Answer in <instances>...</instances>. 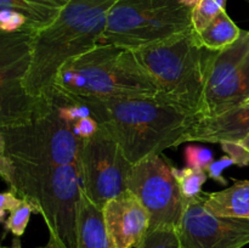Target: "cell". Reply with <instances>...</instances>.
I'll return each instance as SVG.
<instances>
[{"label": "cell", "mask_w": 249, "mask_h": 248, "mask_svg": "<svg viewBox=\"0 0 249 248\" xmlns=\"http://www.w3.org/2000/svg\"><path fill=\"white\" fill-rule=\"evenodd\" d=\"M220 145L226 156L232 158L236 165L243 167L249 164V135L235 142H223Z\"/></svg>", "instance_id": "obj_23"}, {"label": "cell", "mask_w": 249, "mask_h": 248, "mask_svg": "<svg viewBox=\"0 0 249 248\" xmlns=\"http://www.w3.org/2000/svg\"><path fill=\"white\" fill-rule=\"evenodd\" d=\"M180 248H182V247H180Z\"/></svg>", "instance_id": "obj_31"}, {"label": "cell", "mask_w": 249, "mask_h": 248, "mask_svg": "<svg viewBox=\"0 0 249 248\" xmlns=\"http://www.w3.org/2000/svg\"><path fill=\"white\" fill-rule=\"evenodd\" d=\"M228 0H201L192 9L191 19L195 31H203L221 11L225 10Z\"/></svg>", "instance_id": "obj_20"}, {"label": "cell", "mask_w": 249, "mask_h": 248, "mask_svg": "<svg viewBox=\"0 0 249 248\" xmlns=\"http://www.w3.org/2000/svg\"><path fill=\"white\" fill-rule=\"evenodd\" d=\"M131 51L155 85L158 100L198 116L214 51L202 45L194 27L160 43Z\"/></svg>", "instance_id": "obj_3"}, {"label": "cell", "mask_w": 249, "mask_h": 248, "mask_svg": "<svg viewBox=\"0 0 249 248\" xmlns=\"http://www.w3.org/2000/svg\"><path fill=\"white\" fill-rule=\"evenodd\" d=\"M32 213H36L33 206L26 199H22L19 206L10 212L9 216L5 221V228L11 231L16 237H21L26 231Z\"/></svg>", "instance_id": "obj_22"}, {"label": "cell", "mask_w": 249, "mask_h": 248, "mask_svg": "<svg viewBox=\"0 0 249 248\" xmlns=\"http://www.w3.org/2000/svg\"><path fill=\"white\" fill-rule=\"evenodd\" d=\"M204 207L215 215L249 219V180L204 195Z\"/></svg>", "instance_id": "obj_17"}, {"label": "cell", "mask_w": 249, "mask_h": 248, "mask_svg": "<svg viewBox=\"0 0 249 248\" xmlns=\"http://www.w3.org/2000/svg\"><path fill=\"white\" fill-rule=\"evenodd\" d=\"M199 1H201V0H180V2H181V4H184L185 6L190 7V9H194V7L196 6Z\"/></svg>", "instance_id": "obj_28"}, {"label": "cell", "mask_w": 249, "mask_h": 248, "mask_svg": "<svg viewBox=\"0 0 249 248\" xmlns=\"http://www.w3.org/2000/svg\"><path fill=\"white\" fill-rule=\"evenodd\" d=\"M128 190L140 198L151 216L150 230L179 229L185 212V199L173 168L153 155L133 165Z\"/></svg>", "instance_id": "obj_10"}, {"label": "cell", "mask_w": 249, "mask_h": 248, "mask_svg": "<svg viewBox=\"0 0 249 248\" xmlns=\"http://www.w3.org/2000/svg\"><path fill=\"white\" fill-rule=\"evenodd\" d=\"M248 99L249 31H242L235 43L212 55L198 118L218 116Z\"/></svg>", "instance_id": "obj_9"}, {"label": "cell", "mask_w": 249, "mask_h": 248, "mask_svg": "<svg viewBox=\"0 0 249 248\" xmlns=\"http://www.w3.org/2000/svg\"><path fill=\"white\" fill-rule=\"evenodd\" d=\"M246 102H249V99H248V100H247V101H246Z\"/></svg>", "instance_id": "obj_30"}, {"label": "cell", "mask_w": 249, "mask_h": 248, "mask_svg": "<svg viewBox=\"0 0 249 248\" xmlns=\"http://www.w3.org/2000/svg\"><path fill=\"white\" fill-rule=\"evenodd\" d=\"M80 145L55 95L26 121L0 126V157L17 164H78Z\"/></svg>", "instance_id": "obj_6"}, {"label": "cell", "mask_w": 249, "mask_h": 248, "mask_svg": "<svg viewBox=\"0 0 249 248\" xmlns=\"http://www.w3.org/2000/svg\"><path fill=\"white\" fill-rule=\"evenodd\" d=\"M241 33L242 29L238 28L224 10L203 31L198 32V38L204 48L212 51H220L235 43Z\"/></svg>", "instance_id": "obj_18"}, {"label": "cell", "mask_w": 249, "mask_h": 248, "mask_svg": "<svg viewBox=\"0 0 249 248\" xmlns=\"http://www.w3.org/2000/svg\"><path fill=\"white\" fill-rule=\"evenodd\" d=\"M70 0H0L1 32L36 33L50 26Z\"/></svg>", "instance_id": "obj_14"}, {"label": "cell", "mask_w": 249, "mask_h": 248, "mask_svg": "<svg viewBox=\"0 0 249 248\" xmlns=\"http://www.w3.org/2000/svg\"><path fill=\"white\" fill-rule=\"evenodd\" d=\"M118 0H70L60 16L32 34L31 57L23 87L39 101L50 100L61 68L96 48L106 29L107 16Z\"/></svg>", "instance_id": "obj_1"}, {"label": "cell", "mask_w": 249, "mask_h": 248, "mask_svg": "<svg viewBox=\"0 0 249 248\" xmlns=\"http://www.w3.org/2000/svg\"><path fill=\"white\" fill-rule=\"evenodd\" d=\"M249 135V102L214 117H199L182 136L184 142H235Z\"/></svg>", "instance_id": "obj_15"}, {"label": "cell", "mask_w": 249, "mask_h": 248, "mask_svg": "<svg viewBox=\"0 0 249 248\" xmlns=\"http://www.w3.org/2000/svg\"><path fill=\"white\" fill-rule=\"evenodd\" d=\"M78 165L83 191L100 208L128 190L133 164L101 126L82 140Z\"/></svg>", "instance_id": "obj_8"}, {"label": "cell", "mask_w": 249, "mask_h": 248, "mask_svg": "<svg viewBox=\"0 0 249 248\" xmlns=\"http://www.w3.org/2000/svg\"><path fill=\"white\" fill-rule=\"evenodd\" d=\"M44 248H68V247L60 240V238L50 233V237H49L48 243H46V246Z\"/></svg>", "instance_id": "obj_27"}, {"label": "cell", "mask_w": 249, "mask_h": 248, "mask_svg": "<svg viewBox=\"0 0 249 248\" xmlns=\"http://www.w3.org/2000/svg\"><path fill=\"white\" fill-rule=\"evenodd\" d=\"M55 92L80 101L153 97L156 88L130 49L99 44L61 68L55 80Z\"/></svg>", "instance_id": "obj_4"}, {"label": "cell", "mask_w": 249, "mask_h": 248, "mask_svg": "<svg viewBox=\"0 0 249 248\" xmlns=\"http://www.w3.org/2000/svg\"><path fill=\"white\" fill-rule=\"evenodd\" d=\"M21 202V197L17 196L12 190L2 192L1 199H0V215H1V219H4L5 212H11L12 209H15L17 206H19Z\"/></svg>", "instance_id": "obj_26"}, {"label": "cell", "mask_w": 249, "mask_h": 248, "mask_svg": "<svg viewBox=\"0 0 249 248\" xmlns=\"http://www.w3.org/2000/svg\"><path fill=\"white\" fill-rule=\"evenodd\" d=\"M102 213L111 248H134L150 230V213L130 190L106 202Z\"/></svg>", "instance_id": "obj_13"}, {"label": "cell", "mask_w": 249, "mask_h": 248, "mask_svg": "<svg viewBox=\"0 0 249 248\" xmlns=\"http://www.w3.org/2000/svg\"><path fill=\"white\" fill-rule=\"evenodd\" d=\"M191 12L180 0H118L100 44L134 50L160 43L192 28Z\"/></svg>", "instance_id": "obj_7"}, {"label": "cell", "mask_w": 249, "mask_h": 248, "mask_svg": "<svg viewBox=\"0 0 249 248\" xmlns=\"http://www.w3.org/2000/svg\"><path fill=\"white\" fill-rule=\"evenodd\" d=\"M90 111L113 138L131 164L181 143L197 114L181 111L157 97L85 99L75 101Z\"/></svg>", "instance_id": "obj_2"}, {"label": "cell", "mask_w": 249, "mask_h": 248, "mask_svg": "<svg viewBox=\"0 0 249 248\" xmlns=\"http://www.w3.org/2000/svg\"><path fill=\"white\" fill-rule=\"evenodd\" d=\"M186 162L189 167L206 170L214 162V157L208 148L190 146L186 148Z\"/></svg>", "instance_id": "obj_24"}, {"label": "cell", "mask_w": 249, "mask_h": 248, "mask_svg": "<svg viewBox=\"0 0 249 248\" xmlns=\"http://www.w3.org/2000/svg\"><path fill=\"white\" fill-rule=\"evenodd\" d=\"M173 173L179 184L180 191H181L185 202L201 196L202 186L208 177L206 170L191 167L184 168V169L173 168Z\"/></svg>", "instance_id": "obj_19"}, {"label": "cell", "mask_w": 249, "mask_h": 248, "mask_svg": "<svg viewBox=\"0 0 249 248\" xmlns=\"http://www.w3.org/2000/svg\"><path fill=\"white\" fill-rule=\"evenodd\" d=\"M1 248H22V247H21V243H19V241L16 238V240L14 241V243H12V246H10V247H6V246H2Z\"/></svg>", "instance_id": "obj_29"}, {"label": "cell", "mask_w": 249, "mask_h": 248, "mask_svg": "<svg viewBox=\"0 0 249 248\" xmlns=\"http://www.w3.org/2000/svg\"><path fill=\"white\" fill-rule=\"evenodd\" d=\"M0 174L10 190L41 214L49 232L77 248L78 206L82 194L79 165H26L0 157Z\"/></svg>", "instance_id": "obj_5"}, {"label": "cell", "mask_w": 249, "mask_h": 248, "mask_svg": "<svg viewBox=\"0 0 249 248\" xmlns=\"http://www.w3.org/2000/svg\"><path fill=\"white\" fill-rule=\"evenodd\" d=\"M27 32H1L0 39V126L26 121L50 100L39 101L26 92L24 78L31 57Z\"/></svg>", "instance_id": "obj_11"}, {"label": "cell", "mask_w": 249, "mask_h": 248, "mask_svg": "<svg viewBox=\"0 0 249 248\" xmlns=\"http://www.w3.org/2000/svg\"><path fill=\"white\" fill-rule=\"evenodd\" d=\"M77 248H111L102 208L90 201L83 187L78 206Z\"/></svg>", "instance_id": "obj_16"}, {"label": "cell", "mask_w": 249, "mask_h": 248, "mask_svg": "<svg viewBox=\"0 0 249 248\" xmlns=\"http://www.w3.org/2000/svg\"><path fill=\"white\" fill-rule=\"evenodd\" d=\"M178 229L158 228L148 230L142 240L134 248H180Z\"/></svg>", "instance_id": "obj_21"}, {"label": "cell", "mask_w": 249, "mask_h": 248, "mask_svg": "<svg viewBox=\"0 0 249 248\" xmlns=\"http://www.w3.org/2000/svg\"><path fill=\"white\" fill-rule=\"evenodd\" d=\"M231 164H235L232 158L226 156V157L220 158L219 160H214V162L211 164V167L207 169V174H208V177H211L212 179L218 180V181H220L221 184H225V179L221 177V173L224 172L225 168H228L229 165Z\"/></svg>", "instance_id": "obj_25"}, {"label": "cell", "mask_w": 249, "mask_h": 248, "mask_svg": "<svg viewBox=\"0 0 249 248\" xmlns=\"http://www.w3.org/2000/svg\"><path fill=\"white\" fill-rule=\"evenodd\" d=\"M178 233L182 248H243L249 245V219L211 213L201 195L185 202Z\"/></svg>", "instance_id": "obj_12"}]
</instances>
